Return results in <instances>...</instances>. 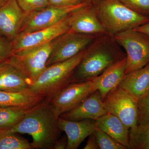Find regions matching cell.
<instances>
[{
    "label": "cell",
    "mask_w": 149,
    "mask_h": 149,
    "mask_svg": "<svg viewBox=\"0 0 149 149\" xmlns=\"http://www.w3.org/2000/svg\"><path fill=\"white\" fill-rule=\"evenodd\" d=\"M58 117L49 100L45 99L31 109L17 124L6 130L32 136V149H53L61 136Z\"/></svg>",
    "instance_id": "1"
},
{
    "label": "cell",
    "mask_w": 149,
    "mask_h": 149,
    "mask_svg": "<svg viewBox=\"0 0 149 149\" xmlns=\"http://www.w3.org/2000/svg\"><path fill=\"white\" fill-rule=\"evenodd\" d=\"M113 35H99L86 49L72 75L71 83L91 80L100 75L113 65L126 57Z\"/></svg>",
    "instance_id": "2"
},
{
    "label": "cell",
    "mask_w": 149,
    "mask_h": 149,
    "mask_svg": "<svg viewBox=\"0 0 149 149\" xmlns=\"http://www.w3.org/2000/svg\"><path fill=\"white\" fill-rule=\"evenodd\" d=\"M86 49L69 59L47 66L31 85L30 90L49 100L71 83L72 75L82 60Z\"/></svg>",
    "instance_id": "3"
},
{
    "label": "cell",
    "mask_w": 149,
    "mask_h": 149,
    "mask_svg": "<svg viewBox=\"0 0 149 149\" xmlns=\"http://www.w3.org/2000/svg\"><path fill=\"white\" fill-rule=\"evenodd\" d=\"M94 5L100 21L111 35L135 29L149 22V17L134 11L118 0H104Z\"/></svg>",
    "instance_id": "4"
},
{
    "label": "cell",
    "mask_w": 149,
    "mask_h": 149,
    "mask_svg": "<svg viewBox=\"0 0 149 149\" xmlns=\"http://www.w3.org/2000/svg\"><path fill=\"white\" fill-rule=\"evenodd\" d=\"M113 35L125 52V74L149 63V36L134 29Z\"/></svg>",
    "instance_id": "5"
},
{
    "label": "cell",
    "mask_w": 149,
    "mask_h": 149,
    "mask_svg": "<svg viewBox=\"0 0 149 149\" xmlns=\"http://www.w3.org/2000/svg\"><path fill=\"white\" fill-rule=\"evenodd\" d=\"M52 50V41L42 45L14 52L7 61L32 83L47 67Z\"/></svg>",
    "instance_id": "6"
},
{
    "label": "cell",
    "mask_w": 149,
    "mask_h": 149,
    "mask_svg": "<svg viewBox=\"0 0 149 149\" xmlns=\"http://www.w3.org/2000/svg\"><path fill=\"white\" fill-rule=\"evenodd\" d=\"M138 100L118 85L103 100L107 113L114 115L129 129L139 125Z\"/></svg>",
    "instance_id": "7"
},
{
    "label": "cell",
    "mask_w": 149,
    "mask_h": 149,
    "mask_svg": "<svg viewBox=\"0 0 149 149\" xmlns=\"http://www.w3.org/2000/svg\"><path fill=\"white\" fill-rule=\"evenodd\" d=\"M97 90L95 78L82 82L70 83L49 100L58 117L77 107Z\"/></svg>",
    "instance_id": "8"
},
{
    "label": "cell",
    "mask_w": 149,
    "mask_h": 149,
    "mask_svg": "<svg viewBox=\"0 0 149 149\" xmlns=\"http://www.w3.org/2000/svg\"><path fill=\"white\" fill-rule=\"evenodd\" d=\"M98 36L69 30L52 41V50L47 67L73 57L85 49Z\"/></svg>",
    "instance_id": "9"
},
{
    "label": "cell",
    "mask_w": 149,
    "mask_h": 149,
    "mask_svg": "<svg viewBox=\"0 0 149 149\" xmlns=\"http://www.w3.org/2000/svg\"><path fill=\"white\" fill-rule=\"evenodd\" d=\"M85 2L68 7L48 6L45 8L26 13L20 33H28L51 27L59 22L76 10L89 4Z\"/></svg>",
    "instance_id": "10"
},
{
    "label": "cell",
    "mask_w": 149,
    "mask_h": 149,
    "mask_svg": "<svg viewBox=\"0 0 149 149\" xmlns=\"http://www.w3.org/2000/svg\"><path fill=\"white\" fill-rule=\"evenodd\" d=\"M68 15L51 27L28 33H20L12 42L13 53L16 51L42 45L52 42L70 29Z\"/></svg>",
    "instance_id": "11"
},
{
    "label": "cell",
    "mask_w": 149,
    "mask_h": 149,
    "mask_svg": "<svg viewBox=\"0 0 149 149\" xmlns=\"http://www.w3.org/2000/svg\"><path fill=\"white\" fill-rule=\"evenodd\" d=\"M70 29L73 32L99 36L109 33L100 21L95 5L89 4L70 14Z\"/></svg>",
    "instance_id": "12"
},
{
    "label": "cell",
    "mask_w": 149,
    "mask_h": 149,
    "mask_svg": "<svg viewBox=\"0 0 149 149\" xmlns=\"http://www.w3.org/2000/svg\"><path fill=\"white\" fill-rule=\"evenodd\" d=\"M26 15L17 0H8L0 6V35L12 42L20 32Z\"/></svg>",
    "instance_id": "13"
},
{
    "label": "cell",
    "mask_w": 149,
    "mask_h": 149,
    "mask_svg": "<svg viewBox=\"0 0 149 149\" xmlns=\"http://www.w3.org/2000/svg\"><path fill=\"white\" fill-rule=\"evenodd\" d=\"M59 128L66 133V149H77L87 137L95 130V120L85 119L79 120H68L61 117L58 119Z\"/></svg>",
    "instance_id": "14"
},
{
    "label": "cell",
    "mask_w": 149,
    "mask_h": 149,
    "mask_svg": "<svg viewBox=\"0 0 149 149\" xmlns=\"http://www.w3.org/2000/svg\"><path fill=\"white\" fill-rule=\"evenodd\" d=\"M107 113L103 100L98 91H96L75 109L61 115L60 117L68 120L85 119L96 120Z\"/></svg>",
    "instance_id": "15"
},
{
    "label": "cell",
    "mask_w": 149,
    "mask_h": 149,
    "mask_svg": "<svg viewBox=\"0 0 149 149\" xmlns=\"http://www.w3.org/2000/svg\"><path fill=\"white\" fill-rule=\"evenodd\" d=\"M32 83L7 61L0 63V91L19 92L30 89Z\"/></svg>",
    "instance_id": "16"
},
{
    "label": "cell",
    "mask_w": 149,
    "mask_h": 149,
    "mask_svg": "<svg viewBox=\"0 0 149 149\" xmlns=\"http://www.w3.org/2000/svg\"><path fill=\"white\" fill-rule=\"evenodd\" d=\"M119 86L139 100L149 91V63L125 74Z\"/></svg>",
    "instance_id": "17"
},
{
    "label": "cell",
    "mask_w": 149,
    "mask_h": 149,
    "mask_svg": "<svg viewBox=\"0 0 149 149\" xmlns=\"http://www.w3.org/2000/svg\"><path fill=\"white\" fill-rule=\"evenodd\" d=\"M97 128L129 149L130 129L116 116L107 113L95 120Z\"/></svg>",
    "instance_id": "18"
},
{
    "label": "cell",
    "mask_w": 149,
    "mask_h": 149,
    "mask_svg": "<svg viewBox=\"0 0 149 149\" xmlns=\"http://www.w3.org/2000/svg\"><path fill=\"white\" fill-rule=\"evenodd\" d=\"M126 57L113 65L100 75L95 77L97 91L103 100L113 89L119 85L125 74Z\"/></svg>",
    "instance_id": "19"
},
{
    "label": "cell",
    "mask_w": 149,
    "mask_h": 149,
    "mask_svg": "<svg viewBox=\"0 0 149 149\" xmlns=\"http://www.w3.org/2000/svg\"><path fill=\"white\" fill-rule=\"evenodd\" d=\"M45 98L30 89L19 92L0 91V107H13L29 109L44 100Z\"/></svg>",
    "instance_id": "20"
},
{
    "label": "cell",
    "mask_w": 149,
    "mask_h": 149,
    "mask_svg": "<svg viewBox=\"0 0 149 149\" xmlns=\"http://www.w3.org/2000/svg\"><path fill=\"white\" fill-rule=\"evenodd\" d=\"M31 109L17 107H0V130L8 129L13 127Z\"/></svg>",
    "instance_id": "21"
},
{
    "label": "cell",
    "mask_w": 149,
    "mask_h": 149,
    "mask_svg": "<svg viewBox=\"0 0 149 149\" xmlns=\"http://www.w3.org/2000/svg\"><path fill=\"white\" fill-rule=\"evenodd\" d=\"M31 143L18 135L6 129L0 130V149H31Z\"/></svg>",
    "instance_id": "22"
},
{
    "label": "cell",
    "mask_w": 149,
    "mask_h": 149,
    "mask_svg": "<svg viewBox=\"0 0 149 149\" xmlns=\"http://www.w3.org/2000/svg\"><path fill=\"white\" fill-rule=\"evenodd\" d=\"M129 149H149V123L130 129Z\"/></svg>",
    "instance_id": "23"
},
{
    "label": "cell",
    "mask_w": 149,
    "mask_h": 149,
    "mask_svg": "<svg viewBox=\"0 0 149 149\" xmlns=\"http://www.w3.org/2000/svg\"><path fill=\"white\" fill-rule=\"evenodd\" d=\"M100 149H126V147L116 141L102 130L97 128L94 133Z\"/></svg>",
    "instance_id": "24"
},
{
    "label": "cell",
    "mask_w": 149,
    "mask_h": 149,
    "mask_svg": "<svg viewBox=\"0 0 149 149\" xmlns=\"http://www.w3.org/2000/svg\"><path fill=\"white\" fill-rule=\"evenodd\" d=\"M134 11L149 17V0H118Z\"/></svg>",
    "instance_id": "25"
},
{
    "label": "cell",
    "mask_w": 149,
    "mask_h": 149,
    "mask_svg": "<svg viewBox=\"0 0 149 149\" xmlns=\"http://www.w3.org/2000/svg\"><path fill=\"white\" fill-rule=\"evenodd\" d=\"M139 125L149 123V91L138 100Z\"/></svg>",
    "instance_id": "26"
},
{
    "label": "cell",
    "mask_w": 149,
    "mask_h": 149,
    "mask_svg": "<svg viewBox=\"0 0 149 149\" xmlns=\"http://www.w3.org/2000/svg\"><path fill=\"white\" fill-rule=\"evenodd\" d=\"M19 5L26 13L42 9L49 6V0H17Z\"/></svg>",
    "instance_id": "27"
},
{
    "label": "cell",
    "mask_w": 149,
    "mask_h": 149,
    "mask_svg": "<svg viewBox=\"0 0 149 149\" xmlns=\"http://www.w3.org/2000/svg\"><path fill=\"white\" fill-rule=\"evenodd\" d=\"M13 53L12 42L0 36V63L7 60Z\"/></svg>",
    "instance_id": "28"
},
{
    "label": "cell",
    "mask_w": 149,
    "mask_h": 149,
    "mask_svg": "<svg viewBox=\"0 0 149 149\" xmlns=\"http://www.w3.org/2000/svg\"><path fill=\"white\" fill-rule=\"evenodd\" d=\"M85 2V0H49V4L55 6L68 7L78 5Z\"/></svg>",
    "instance_id": "29"
},
{
    "label": "cell",
    "mask_w": 149,
    "mask_h": 149,
    "mask_svg": "<svg viewBox=\"0 0 149 149\" xmlns=\"http://www.w3.org/2000/svg\"><path fill=\"white\" fill-rule=\"evenodd\" d=\"M84 149H98L99 147L94 133L91 135L88 139Z\"/></svg>",
    "instance_id": "30"
},
{
    "label": "cell",
    "mask_w": 149,
    "mask_h": 149,
    "mask_svg": "<svg viewBox=\"0 0 149 149\" xmlns=\"http://www.w3.org/2000/svg\"><path fill=\"white\" fill-rule=\"evenodd\" d=\"M67 145V140L65 137L62 138L58 140L54 146L53 149H66Z\"/></svg>",
    "instance_id": "31"
},
{
    "label": "cell",
    "mask_w": 149,
    "mask_h": 149,
    "mask_svg": "<svg viewBox=\"0 0 149 149\" xmlns=\"http://www.w3.org/2000/svg\"><path fill=\"white\" fill-rule=\"evenodd\" d=\"M134 29L136 31L144 33L149 36V22L148 23L143 24V25L137 27Z\"/></svg>",
    "instance_id": "32"
},
{
    "label": "cell",
    "mask_w": 149,
    "mask_h": 149,
    "mask_svg": "<svg viewBox=\"0 0 149 149\" xmlns=\"http://www.w3.org/2000/svg\"><path fill=\"white\" fill-rule=\"evenodd\" d=\"M104 1V0H85V1L87 2L92 4H96L99 3Z\"/></svg>",
    "instance_id": "33"
},
{
    "label": "cell",
    "mask_w": 149,
    "mask_h": 149,
    "mask_svg": "<svg viewBox=\"0 0 149 149\" xmlns=\"http://www.w3.org/2000/svg\"><path fill=\"white\" fill-rule=\"evenodd\" d=\"M8 0H0V6L3 5Z\"/></svg>",
    "instance_id": "34"
}]
</instances>
